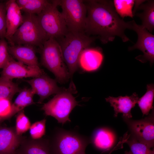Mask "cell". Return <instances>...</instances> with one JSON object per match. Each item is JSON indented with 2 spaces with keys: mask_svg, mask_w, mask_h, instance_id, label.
Instances as JSON below:
<instances>
[{
  "mask_svg": "<svg viewBox=\"0 0 154 154\" xmlns=\"http://www.w3.org/2000/svg\"><path fill=\"white\" fill-rule=\"evenodd\" d=\"M46 119H44L35 122L31 125L29 132L31 137L34 139L40 138L45 133Z\"/></svg>",
  "mask_w": 154,
  "mask_h": 154,
  "instance_id": "83f0119b",
  "label": "cell"
},
{
  "mask_svg": "<svg viewBox=\"0 0 154 154\" xmlns=\"http://www.w3.org/2000/svg\"><path fill=\"white\" fill-rule=\"evenodd\" d=\"M145 2L139 5L136 12L138 10H141L142 11L136 13L134 15L141 20L142 27L151 33L154 29V1L148 0L146 3Z\"/></svg>",
  "mask_w": 154,
  "mask_h": 154,
  "instance_id": "ac0fdd59",
  "label": "cell"
},
{
  "mask_svg": "<svg viewBox=\"0 0 154 154\" xmlns=\"http://www.w3.org/2000/svg\"><path fill=\"white\" fill-rule=\"evenodd\" d=\"M89 140L74 132L61 130L51 147L53 154H81L85 152Z\"/></svg>",
  "mask_w": 154,
  "mask_h": 154,
  "instance_id": "ba28073f",
  "label": "cell"
},
{
  "mask_svg": "<svg viewBox=\"0 0 154 154\" xmlns=\"http://www.w3.org/2000/svg\"><path fill=\"white\" fill-rule=\"evenodd\" d=\"M20 154H53L51 147L46 142H30L24 146Z\"/></svg>",
  "mask_w": 154,
  "mask_h": 154,
  "instance_id": "7402d4cb",
  "label": "cell"
},
{
  "mask_svg": "<svg viewBox=\"0 0 154 154\" xmlns=\"http://www.w3.org/2000/svg\"><path fill=\"white\" fill-rule=\"evenodd\" d=\"M103 59L102 51L100 48H90L84 49L81 53L78 59V65L86 71L97 69Z\"/></svg>",
  "mask_w": 154,
  "mask_h": 154,
  "instance_id": "2e32d148",
  "label": "cell"
},
{
  "mask_svg": "<svg viewBox=\"0 0 154 154\" xmlns=\"http://www.w3.org/2000/svg\"><path fill=\"white\" fill-rule=\"evenodd\" d=\"M8 50L10 55L18 61L29 66L40 67L36 47L28 45H9Z\"/></svg>",
  "mask_w": 154,
  "mask_h": 154,
  "instance_id": "5bb4252c",
  "label": "cell"
},
{
  "mask_svg": "<svg viewBox=\"0 0 154 154\" xmlns=\"http://www.w3.org/2000/svg\"><path fill=\"white\" fill-rule=\"evenodd\" d=\"M124 154H131L129 151H126L125 152Z\"/></svg>",
  "mask_w": 154,
  "mask_h": 154,
  "instance_id": "1f68e13d",
  "label": "cell"
},
{
  "mask_svg": "<svg viewBox=\"0 0 154 154\" xmlns=\"http://www.w3.org/2000/svg\"><path fill=\"white\" fill-rule=\"evenodd\" d=\"M131 30L137 33V42L133 46L129 47V51L138 49L143 54L136 56L135 58L143 63L150 62L151 66L154 61V36L141 25L137 24L134 21H131Z\"/></svg>",
  "mask_w": 154,
  "mask_h": 154,
  "instance_id": "30bf717a",
  "label": "cell"
},
{
  "mask_svg": "<svg viewBox=\"0 0 154 154\" xmlns=\"http://www.w3.org/2000/svg\"><path fill=\"white\" fill-rule=\"evenodd\" d=\"M34 95L31 88H25L21 89L14 102L11 104L10 117L23 110L26 107L33 104Z\"/></svg>",
  "mask_w": 154,
  "mask_h": 154,
  "instance_id": "d6986e66",
  "label": "cell"
},
{
  "mask_svg": "<svg viewBox=\"0 0 154 154\" xmlns=\"http://www.w3.org/2000/svg\"><path fill=\"white\" fill-rule=\"evenodd\" d=\"M5 3L6 10V31L5 38L9 42L22 24L23 16L16 0H8Z\"/></svg>",
  "mask_w": 154,
  "mask_h": 154,
  "instance_id": "4fadbf2b",
  "label": "cell"
},
{
  "mask_svg": "<svg viewBox=\"0 0 154 154\" xmlns=\"http://www.w3.org/2000/svg\"><path fill=\"white\" fill-rule=\"evenodd\" d=\"M16 1L21 11L24 13L37 15L50 3L46 0H17Z\"/></svg>",
  "mask_w": 154,
  "mask_h": 154,
  "instance_id": "44dd1931",
  "label": "cell"
},
{
  "mask_svg": "<svg viewBox=\"0 0 154 154\" xmlns=\"http://www.w3.org/2000/svg\"><path fill=\"white\" fill-rule=\"evenodd\" d=\"M115 141L114 134L109 130L101 128L94 133L93 138V143L98 149L107 150L112 146Z\"/></svg>",
  "mask_w": 154,
  "mask_h": 154,
  "instance_id": "ffe728a7",
  "label": "cell"
},
{
  "mask_svg": "<svg viewBox=\"0 0 154 154\" xmlns=\"http://www.w3.org/2000/svg\"><path fill=\"white\" fill-rule=\"evenodd\" d=\"M8 46L5 38L0 39V69L5 66L12 57L9 52Z\"/></svg>",
  "mask_w": 154,
  "mask_h": 154,
  "instance_id": "f1b7e54d",
  "label": "cell"
},
{
  "mask_svg": "<svg viewBox=\"0 0 154 154\" xmlns=\"http://www.w3.org/2000/svg\"><path fill=\"white\" fill-rule=\"evenodd\" d=\"M23 21L10 40V45H28L40 48L48 39L37 15L24 13Z\"/></svg>",
  "mask_w": 154,
  "mask_h": 154,
  "instance_id": "277c9868",
  "label": "cell"
},
{
  "mask_svg": "<svg viewBox=\"0 0 154 154\" xmlns=\"http://www.w3.org/2000/svg\"><path fill=\"white\" fill-rule=\"evenodd\" d=\"M19 137L10 128L0 129V154H14L21 143Z\"/></svg>",
  "mask_w": 154,
  "mask_h": 154,
  "instance_id": "e0dca14e",
  "label": "cell"
},
{
  "mask_svg": "<svg viewBox=\"0 0 154 154\" xmlns=\"http://www.w3.org/2000/svg\"><path fill=\"white\" fill-rule=\"evenodd\" d=\"M74 83H70L67 90L56 94L42 108L45 114L55 118L58 122L62 124L70 121L69 115L73 110L78 105L73 94L77 92Z\"/></svg>",
  "mask_w": 154,
  "mask_h": 154,
  "instance_id": "5b68a950",
  "label": "cell"
},
{
  "mask_svg": "<svg viewBox=\"0 0 154 154\" xmlns=\"http://www.w3.org/2000/svg\"><path fill=\"white\" fill-rule=\"evenodd\" d=\"M84 1L87 8L84 31L86 35L95 36L104 44L112 41L116 36L124 42L130 40L125 31L131 29V21L125 22L121 19L115 10L113 1Z\"/></svg>",
  "mask_w": 154,
  "mask_h": 154,
  "instance_id": "6da1fadb",
  "label": "cell"
},
{
  "mask_svg": "<svg viewBox=\"0 0 154 154\" xmlns=\"http://www.w3.org/2000/svg\"><path fill=\"white\" fill-rule=\"evenodd\" d=\"M139 98L137 94L134 92L130 96H109L105 99L114 108V117H117L119 113H121L123 117L130 119L132 117L131 110L137 103Z\"/></svg>",
  "mask_w": 154,
  "mask_h": 154,
  "instance_id": "9a60e30c",
  "label": "cell"
},
{
  "mask_svg": "<svg viewBox=\"0 0 154 154\" xmlns=\"http://www.w3.org/2000/svg\"><path fill=\"white\" fill-rule=\"evenodd\" d=\"M11 106V100L7 99H0V121L10 117Z\"/></svg>",
  "mask_w": 154,
  "mask_h": 154,
  "instance_id": "f546056e",
  "label": "cell"
},
{
  "mask_svg": "<svg viewBox=\"0 0 154 154\" xmlns=\"http://www.w3.org/2000/svg\"><path fill=\"white\" fill-rule=\"evenodd\" d=\"M21 89L17 83L12 80L0 77V99L11 100L14 95Z\"/></svg>",
  "mask_w": 154,
  "mask_h": 154,
  "instance_id": "cb8c5ba5",
  "label": "cell"
},
{
  "mask_svg": "<svg viewBox=\"0 0 154 154\" xmlns=\"http://www.w3.org/2000/svg\"><path fill=\"white\" fill-rule=\"evenodd\" d=\"M113 2L116 12L123 19L127 17L133 18L135 0H114Z\"/></svg>",
  "mask_w": 154,
  "mask_h": 154,
  "instance_id": "d4e9b609",
  "label": "cell"
},
{
  "mask_svg": "<svg viewBox=\"0 0 154 154\" xmlns=\"http://www.w3.org/2000/svg\"><path fill=\"white\" fill-rule=\"evenodd\" d=\"M151 114L145 118L134 120L123 118L130 130L131 136L151 148L154 145V116Z\"/></svg>",
  "mask_w": 154,
  "mask_h": 154,
  "instance_id": "9c48e42d",
  "label": "cell"
},
{
  "mask_svg": "<svg viewBox=\"0 0 154 154\" xmlns=\"http://www.w3.org/2000/svg\"><path fill=\"white\" fill-rule=\"evenodd\" d=\"M52 3L40 13L37 15L42 28L48 38L56 40L64 36L68 32L66 23L57 7L60 0H52Z\"/></svg>",
  "mask_w": 154,
  "mask_h": 154,
  "instance_id": "8992f818",
  "label": "cell"
},
{
  "mask_svg": "<svg viewBox=\"0 0 154 154\" xmlns=\"http://www.w3.org/2000/svg\"><path fill=\"white\" fill-rule=\"evenodd\" d=\"M81 154H86L85 153V152H83L82 153H81Z\"/></svg>",
  "mask_w": 154,
  "mask_h": 154,
  "instance_id": "d6a6232c",
  "label": "cell"
},
{
  "mask_svg": "<svg viewBox=\"0 0 154 154\" xmlns=\"http://www.w3.org/2000/svg\"><path fill=\"white\" fill-rule=\"evenodd\" d=\"M31 126L30 121L23 111L19 112L16 119V134L20 136L29 129Z\"/></svg>",
  "mask_w": 154,
  "mask_h": 154,
  "instance_id": "4316f807",
  "label": "cell"
},
{
  "mask_svg": "<svg viewBox=\"0 0 154 154\" xmlns=\"http://www.w3.org/2000/svg\"><path fill=\"white\" fill-rule=\"evenodd\" d=\"M130 139H125L124 141L129 147L131 154H154V150L145 144L131 136Z\"/></svg>",
  "mask_w": 154,
  "mask_h": 154,
  "instance_id": "484cf974",
  "label": "cell"
},
{
  "mask_svg": "<svg viewBox=\"0 0 154 154\" xmlns=\"http://www.w3.org/2000/svg\"><path fill=\"white\" fill-rule=\"evenodd\" d=\"M59 6L68 31L85 33L87 8L84 1L60 0Z\"/></svg>",
  "mask_w": 154,
  "mask_h": 154,
  "instance_id": "52a82bcc",
  "label": "cell"
},
{
  "mask_svg": "<svg viewBox=\"0 0 154 154\" xmlns=\"http://www.w3.org/2000/svg\"><path fill=\"white\" fill-rule=\"evenodd\" d=\"M5 3L0 2V38H5L6 31Z\"/></svg>",
  "mask_w": 154,
  "mask_h": 154,
  "instance_id": "4dcf8cb0",
  "label": "cell"
},
{
  "mask_svg": "<svg viewBox=\"0 0 154 154\" xmlns=\"http://www.w3.org/2000/svg\"><path fill=\"white\" fill-rule=\"evenodd\" d=\"M39 48L42 64L54 74L59 83L68 81L70 78L69 72L57 40L49 38Z\"/></svg>",
  "mask_w": 154,
  "mask_h": 154,
  "instance_id": "3957f363",
  "label": "cell"
},
{
  "mask_svg": "<svg viewBox=\"0 0 154 154\" xmlns=\"http://www.w3.org/2000/svg\"><path fill=\"white\" fill-rule=\"evenodd\" d=\"M146 88V92L143 96L139 98L137 102L143 116L145 115H148L151 110L153 109L154 84H147Z\"/></svg>",
  "mask_w": 154,
  "mask_h": 154,
  "instance_id": "603a6c76",
  "label": "cell"
},
{
  "mask_svg": "<svg viewBox=\"0 0 154 154\" xmlns=\"http://www.w3.org/2000/svg\"><path fill=\"white\" fill-rule=\"evenodd\" d=\"M25 81L31 86L34 94L39 96V103H42L51 95L58 94L67 89L58 87L56 80L50 78L45 73Z\"/></svg>",
  "mask_w": 154,
  "mask_h": 154,
  "instance_id": "8fae6325",
  "label": "cell"
},
{
  "mask_svg": "<svg viewBox=\"0 0 154 154\" xmlns=\"http://www.w3.org/2000/svg\"><path fill=\"white\" fill-rule=\"evenodd\" d=\"M95 39L85 33L68 31L64 36L56 40L60 46L70 77H72L77 69L81 53L89 47Z\"/></svg>",
  "mask_w": 154,
  "mask_h": 154,
  "instance_id": "7a4b0ae2",
  "label": "cell"
},
{
  "mask_svg": "<svg viewBox=\"0 0 154 154\" xmlns=\"http://www.w3.org/2000/svg\"><path fill=\"white\" fill-rule=\"evenodd\" d=\"M40 67H33L15 61L12 56L2 69L0 77L12 80L14 78L37 77L44 74Z\"/></svg>",
  "mask_w": 154,
  "mask_h": 154,
  "instance_id": "7c38bea8",
  "label": "cell"
}]
</instances>
